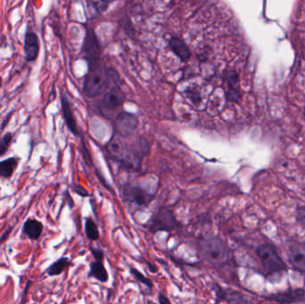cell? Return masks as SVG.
I'll return each mask as SVG.
<instances>
[{
	"label": "cell",
	"mask_w": 305,
	"mask_h": 304,
	"mask_svg": "<svg viewBox=\"0 0 305 304\" xmlns=\"http://www.w3.org/2000/svg\"><path fill=\"white\" fill-rule=\"evenodd\" d=\"M61 106L63 117L66 122V127L71 131V133L75 137L79 136V131H78V125L76 122L75 113L73 112V109L71 107L70 102L68 97L66 96L65 93L61 94Z\"/></svg>",
	"instance_id": "obj_10"
},
{
	"label": "cell",
	"mask_w": 305,
	"mask_h": 304,
	"mask_svg": "<svg viewBox=\"0 0 305 304\" xmlns=\"http://www.w3.org/2000/svg\"><path fill=\"white\" fill-rule=\"evenodd\" d=\"M258 257L263 269L269 274H274L287 270V265L279 255L277 248L272 243H264L259 245L256 250Z\"/></svg>",
	"instance_id": "obj_3"
},
{
	"label": "cell",
	"mask_w": 305,
	"mask_h": 304,
	"mask_svg": "<svg viewBox=\"0 0 305 304\" xmlns=\"http://www.w3.org/2000/svg\"><path fill=\"white\" fill-rule=\"evenodd\" d=\"M109 156L118 162L122 168L130 170H139L142 160L150 150L147 139H136L135 143L130 145L121 140V137H113L106 147Z\"/></svg>",
	"instance_id": "obj_1"
},
{
	"label": "cell",
	"mask_w": 305,
	"mask_h": 304,
	"mask_svg": "<svg viewBox=\"0 0 305 304\" xmlns=\"http://www.w3.org/2000/svg\"><path fill=\"white\" fill-rule=\"evenodd\" d=\"M43 223L36 219L30 218L22 225V234L31 240H38L43 232Z\"/></svg>",
	"instance_id": "obj_13"
},
{
	"label": "cell",
	"mask_w": 305,
	"mask_h": 304,
	"mask_svg": "<svg viewBox=\"0 0 305 304\" xmlns=\"http://www.w3.org/2000/svg\"><path fill=\"white\" fill-rule=\"evenodd\" d=\"M179 225V222H177L171 211L167 208H161L155 215L152 216L149 228L154 234L158 231L174 230Z\"/></svg>",
	"instance_id": "obj_6"
},
{
	"label": "cell",
	"mask_w": 305,
	"mask_h": 304,
	"mask_svg": "<svg viewBox=\"0 0 305 304\" xmlns=\"http://www.w3.org/2000/svg\"><path fill=\"white\" fill-rule=\"evenodd\" d=\"M13 113V111H11L10 113L5 116V118L4 119V121L2 122V124L0 125V136H1V133H2V131H4V128L5 126L8 124L9 121H10V119H11V116H12V114Z\"/></svg>",
	"instance_id": "obj_32"
},
{
	"label": "cell",
	"mask_w": 305,
	"mask_h": 304,
	"mask_svg": "<svg viewBox=\"0 0 305 304\" xmlns=\"http://www.w3.org/2000/svg\"><path fill=\"white\" fill-rule=\"evenodd\" d=\"M23 50L27 62H34L38 59L40 50V44L38 35L32 31H27L24 37Z\"/></svg>",
	"instance_id": "obj_8"
},
{
	"label": "cell",
	"mask_w": 305,
	"mask_h": 304,
	"mask_svg": "<svg viewBox=\"0 0 305 304\" xmlns=\"http://www.w3.org/2000/svg\"><path fill=\"white\" fill-rule=\"evenodd\" d=\"M84 52L87 55V59L91 64L92 60H96L99 56V49L97 46L95 35L92 33V31H87V37L84 44Z\"/></svg>",
	"instance_id": "obj_16"
},
{
	"label": "cell",
	"mask_w": 305,
	"mask_h": 304,
	"mask_svg": "<svg viewBox=\"0 0 305 304\" xmlns=\"http://www.w3.org/2000/svg\"><path fill=\"white\" fill-rule=\"evenodd\" d=\"M288 261L294 270L305 272V243L294 244L290 247Z\"/></svg>",
	"instance_id": "obj_11"
},
{
	"label": "cell",
	"mask_w": 305,
	"mask_h": 304,
	"mask_svg": "<svg viewBox=\"0 0 305 304\" xmlns=\"http://www.w3.org/2000/svg\"><path fill=\"white\" fill-rule=\"evenodd\" d=\"M89 268H90L89 273H88L89 278H96V280H98L101 283L108 281L109 276H108V272L105 269L103 261L95 260L89 264Z\"/></svg>",
	"instance_id": "obj_18"
},
{
	"label": "cell",
	"mask_w": 305,
	"mask_h": 304,
	"mask_svg": "<svg viewBox=\"0 0 305 304\" xmlns=\"http://www.w3.org/2000/svg\"><path fill=\"white\" fill-rule=\"evenodd\" d=\"M241 92L238 90L237 87H228L226 91V97L229 101L236 103L241 99Z\"/></svg>",
	"instance_id": "obj_25"
},
{
	"label": "cell",
	"mask_w": 305,
	"mask_h": 304,
	"mask_svg": "<svg viewBox=\"0 0 305 304\" xmlns=\"http://www.w3.org/2000/svg\"><path fill=\"white\" fill-rule=\"evenodd\" d=\"M122 199L128 204L137 207L148 206L154 198V195L140 185L126 184L122 187Z\"/></svg>",
	"instance_id": "obj_4"
},
{
	"label": "cell",
	"mask_w": 305,
	"mask_h": 304,
	"mask_svg": "<svg viewBox=\"0 0 305 304\" xmlns=\"http://www.w3.org/2000/svg\"><path fill=\"white\" fill-rule=\"evenodd\" d=\"M14 226L9 227L6 230L4 231V233L2 234V235L0 236V244L4 243L5 241H7V239L9 238V236L11 235L12 231H13Z\"/></svg>",
	"instance_id": "obj_30"
},
{
	"label": "cell",
	"mask_w": 305,
	"mask_h": 304,
	"mask_svg": "<svg viewBox=\"0 0 305 304\" xmlns=\"http://www.w3.org/2000/svg\"><path fill=\"white\" fill-rule=\"evenodd\" d=\"M20 158L18 157H9L0 161V178H11L14 173V171L17 169L19 165Z\"/></svg>",
	"instance_id": "obj_17"
},
{
	"label": "cell",
	"mask_w": 305,
	"mask_h": 304,
	"mask_svg": "<svg viewBox=\"0 0 305 304\" xmlns=\"http://www.w3.org/2000/svg\"><path fill=\"white\" fill-rule=\"evenodd\" d=\"M124 101V94L119 87H112L103 97L104 107L109 110H114L121 106Z\"/></svg>",
	"instance_id": "obj_12"
},
{
	"label": "cell",
	"mask_w": 305,
	"mask_h": 304,
	"mask_svg": "<svg viewBox=\"0 0 305 304\" xmlns=\"http://www.w3.org/2000/svg\"><path fill=\"white\" fill-rule=\"evenodd\" d=\"M64 197L66 198V202H67V204H68L69 208H74V207H75V201L73 199V197L71 196L70 193H69L68 190H66L65 193H64Z\"/></svg>",
	"instance_id": "obj_31"
},
{
	"label": "cell",
	"mask_w": 305,
	"mask_h": 304,
	"mask_svg": "<svg viewBox=\"0 0 305 304\" xmlns=\"http://www.w3.org/2000/svg\"><path fill=\"white\" fill-rule=\"evenodd\" d=\"M114 74L105 66H97L91 70L84 81L83 90L86 96L95 97L105 92L109 87Z\"/></svg>",
	"instance_id": "obj_2"
},
{
	"label": "cell",
	"mask_w": 305,
	"mask_h": 304,
	"mask_svg": "<svg viewBox=\"0 0 305 304\" xmlns=\"http://www.w3.org/2000/svg\"><path fill=\"white\" fill-rule=\"evenodd\" d=\"M225 81L228 84V87H238V75L235 71H229L225 75Z\"/></svg>",
	"instance_id": "obj_24"
},
{
	"label": "cell",
	"mask_w": 305,
	"mask_h": 304,
	"mask_svg": "<svg viewBox=\"0 0 305 304\" xmlns=\"http://www.w3.org/2000/svg\"><path fill=\"white\" fill-rule=\"evenodd\" d=\"M91 252L92 254H93V257L95 258V260L96 261H104V252L101 250V249H98V248H91Z\"/></svg>",
	"instance_id": "obj_29"
},
{
	"label": "cell",
	"mask_w": 305,
	"mask_h": 304,
	"mask_svg": "<svg viewBox=\"0 0 305 304\" xmlns=\"http://www.w3.org/2000/svg\"><path fill=\"white\" fill-rule=\"evenodd\" d=\"M139 127V119L127 112L118 113L114 119V129L115 133L122 138H130L135 133Z\"/></svg>",
	"instance_id": "obj_7"
},
{
	"label": "cell",
	"mask_w": 305,
	"mask_h": 304,
	"mask_svg": "<svg viewBox=\"0 0 305 304\" xmlns=\"http://www.w3.org/2000/svg\"><path fill=\"white\" fill-rule=\"evenodd\" d=\"M2 81H3V79L0 77V87H1V85H2Z\"/></svg>",
	"instance_id": "obj_36"
},
{
	"label": "cell",
	"mask_w": 305,
	"mask_h": 304,
	"mask_svg": "<svg viewBox=\"0 0 305 304\" xmlns=\"http://www.w3.org/2000/svg\"><path fill=\"white\" fill-rule=\"evenodd\" d=\"M82 148H83V157L85 159V161L87 162V164L88 165H91V157L89 155V152L87 150V148L85 147V145L82 142Z\"/></svg>",
	"instance_id": "obj_33"
},
{
	"label": "cell",
	"mask_w": 305,
	"mask_h": 304,
	"mask_svg": "<svg viewBox=\"0 0 305 304\" xmlns=\"http://www.w3.org/2000/svg\"><path fill=\"white\" fill-rule=\"evenodd\" d=\"M215 291H216V296L219 300L225 301L228 303H240V304L249 302L246 299V296H243L238 292L223 289V287H220L218 285L215 286Z\"/></svg>",
	"instance_id": "obj_14"
},
{
	"label": "cell",
	"mask_w": 305,
	"mask_h": 304,
	"mask_svg": "<svg viewBox=\"0 0 305 304\" xmlns=\"http://www.w3.org/2000/svg\"><path fill=\"white\" fill-rule=\"evenodd\" d=\"M85 233L90 241H96L99 238L98 228L91 218H87L85 221Z\"/></svg>",
	"instance_id": "obj_20"
},
{
	"label": "cell",
	"mask_w": 305,
	"mask_h": 304,
	"mask_svg": "<svg viewBox=\"0 0 305 304\" xmlns=\"http://www.w3.org/2000/svg\"><path fill=\"white\" fill-rule=\"evenodd\" d=\"M32 284H33V282H32L31 280H28V282L26 283L25 287H24V289H23V291H22L21 304H25V303H27V301H28L27 300L28 293H29V290H30V288H31V286H32Z\"/></svg>",
	"instance_id": "obj_28"
},
{
	"label": "cell",
	"mask_w": 305,
	"mask_h": 304,
	"mask_svg": "<svg viewBox=\"0 0 305 304\" xmlns=\"http://www.w3.org/2000/svg\"><path fill=\"white\" fill-rule=\"evenodd\" d=\"M13 134L12 132H6L4 135L0 136V157L4 156L7 152L13 142Z\"/></svg>",
	"instance_id": "obj_21"
},
{
	"label": "cell",
	"mask_w": 305,
	"mask_h": 304,
	"mask_svg": "<svg viewBox=\"0 0 305 304\" xmlns=\"http://www.w3.org/2000/svg\"><path fill=\"white\" fill-rule=\"evenodd\" d=\"M74 191L78 196H81V197H87V196H89L88 192L82 186H80L78 184H75L74 185Z\"/></svg>",
	"instance_id": "obj_27"
},
{
	"label": "cell",
	"mask_w": 305,
	"mask_h": 304,
	"mask_svg": "<svg viewBox=\"0 0 305 304\" xmlns=\"http://www.w3.org/2000/svg\"><path fill=\"white\" fill-rule=\"evenodd\" d=\"M88 4L97 13H103L108 8L114 0H87Z\"/></svg>",
	"instance_id": "obj_22"
},
{
	"label": "cell",
	"mask_w": 305,
	"mask_h": 304,
	"mask_svg": "<svg viewBox=\"0 0 305 304\" xmlns=\"http://www.w3.org/2000/svg\"><path fill=\"white\" fill-rule=\"evenodd\" d=\"M297 222L305 228V206H300L297 209Z\"/></svg>",
	"instance_id": "obj_26"
},
{
	"label": "cell",
	"mask_w": 305,
	"mask_h": 304,
	"mask_svg": "<svg viewBox=\"0 0 305 304\" xmlns=\"http://www.w3.org/2000/svg\"><path fill=\"white\" fill-rule=\"evenodd\" d=\"M202 251L208 260L214 262H223L229 257L227 244L218 236L203 240Z\"/></svg>",
	"instance_id": "obj_5"
},
{
	"label": "cell",
	"mask_w": 305,
	"mask_h": 304,
	"mask_svg": "<svg viewBox=\"0 0 305 304\" xmlns=\"http://www.w3.org/2000/svg\"><path fill=\"white\" fill-rule=\"evenodd\" d=\"M159 303L161 304H170V301L168 299L167 296L160 293L159 294Z\"/></svg>",
	"instance_id": "obj_34"
},
{
	"label": "cell",
	"mask_w": 305,
	"mask_h": 304,
	"mask_svg": "<svg viewBox=\"0 0 305 304\" xmlns=\"http://www.w3.org/2000/svg\"><path fill=\"white\" fill-rule=\"evenodd\" d=\"M131 273L132 274V276H133L139 282L143 284V285H145L146 287H149V288H152V281H151L149 278L145 277L144 275L141 273V272H140L139 270H136L135 268H131Z\"/></svg>",
	"instance_id": "obj_23"
},
{
	"label": "cell",
	"mask_w": 305,
	"mask_h": 304,
	"mask_svg": "<svg viewBox=\"0 0 305 304\" xmlns=\"http://www.w3.org/2000/svg\"><path fill=\"white\" fill-rule=\"evenodd\" d=\"M70 265V259L68 257H62L48 267L47 273L49 277L59 276Z\"/></svg>",
	"instance_id": "obj_19"
},
{
	"label": "cell",
	"mask_w": 305,
	"mask_h": 304,
	"mask_svg": "<svg viewBox=\"0 0 305 304\" xmlns=\"http://www.w3.org/2000/svg\"><path fill=\"white\" fill-rule=\"evenodd\" d=\"M305 296V291L304 289H291L288 291L265 296V299L279 304H293L302 302Z\"/></svg>",
	"instance_id": "obj_9"
},
{
	"label": "cell",
	"mask_w": 305,
	"mask_h": 304,
	"mask_svg": "<svg viewBox=\"0 0 305 304\" xmlns=\"http://www.w3.org/2000/svg\"><path fill=\"white\" fill-rule=\"evenodd\" d=\"M170 47L177 57L182 61H188L191 57V51L188 45L182 39L179 38H172L170 40Z\"/></svg>",
	"instance_id": "obj_15"
},
{
	"label": "cell",
	"mask_w": 305,
	"mask_h": 304,
	"mask_svg": "<svg viewBox=\"0 0 305 304\" xmlns=\"http://www.w3.org/2000/svg\"><path fill=\"white\" fill-rule=\"evenodd\" d=\"M145 262H146V264H147V265H148V267H149V270H150V271H151V272H153V273H155V272H157V267L156 266H154L153 265V264H150V263H149V261H145Z\"/></svg>",
	"instance_id": "obj_35"
}]
</instances>
